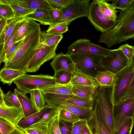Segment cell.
I'll list each match as a JSON object with an SVG mask.
<instances>
[{"instance_id": "6da1fadb", "label": "cell", "mask_w": 134, "mask_h": 134, "mask_svg": "<svg viewBox=\"0 0 134 134\" xmlns=\"http://www.w3.org/2000/svg\"><path fill=\"white\" fill-rule=\"evenodd\" d=\"M27 34L15 53L4 63L3 67L24 71L37 50L41 31L40 24L29 20Z\"/></svg>"}, {"instance_id": "7a4b0ae2", "label": "cell", "mask_w": 134, "mask_h": 134, "mask_svg": "<svg viewBox=\"0 0 134 134\" xmlns=\"http://www.w3.org/2000/svg\"><path fill=\"white\" fill-rule=\"evenodd\" d=\"M134 39V1L125 10H119L115 26L108 31L102 33L98 41L110 48Z\"/></svg>"}, {"instance_id": "3957f363", "label": "cell", "mask_w": 134, "mask_h": 134, "mask_svg": "<svg viewBox=\"0 0 134 134\" xmlns=\"http://www.w3.org/2000/svg\"><path fill=\"white\" fill-rule=\"evenodd\" d=\"M113 88V86H98L93 98V110L110 134H114L115 131L112 98Z\"/></svg>"}, {"instance_id": "277c9868", "label": "cell", "mask_w": 134, "mask_h": 134, "mask_svg": "<svg viewBox=\"0 0 134 134\" xmlns=\"http://www.w3.org/2000/svg\"><path fill=\"white\" fill-rule=\"evenodd\" d=\"M13 82L17 90L26 93L57 84L53 76L42 74L30 75L25 74Z\"/></svg>"}, {"instance_id": "5b68a950", "label": "cell", "mask_w": 134, "mask_h": 134, "mask_svg": "<svg viewBox=\"0 0 134 134\" xmlns=\"http://www.w3.org/2000/svg\"><path fill=\"white\" fill-rule=\"evenodd\" d=\"M134 76V68L130 61L124 68L115 74L112 98L113 105L119 102L128 90Z\"/></svg>"}, {"instance_id": "8992f818", "label": "cell", "mask_w": 134, "mask_h": 134, "mask_svg": "<svg viewBox=\"0 0 134 134\" xmlns=\"http://www.w3.org/2000/svg\"><path fill=\"white\" fill-rule=\"evenodd\" d=\"M70 55L77 68L94 78L99 72L105 70L99 63L104 55L79 53Z\"/></svg>"}, {"instance_id": "52a82bcc", "label": "cell", "mask_w": 134, "mask_h": 134, "mask_svg": "<svg viewBox=\"0 0 134 134\" xmlns=\"http://www.w3.org/2000/svg\"><path fill=\"white\" fill-rule=\"evenodd\" d=\"M87 18L96 30L102 33L111 29L116 24V20H109L104 15L100 8L98 0H93L90 3Z\"/></svg>"}, {"instance_id": "ba28073f", "label": "cell", "mask_w": 134, "mask_h": 134, "mask_svg": "<svg viewBox=\"0 0 134 134\" xmlns=\"http://www.w3.org/2000/svg\"><path fill=\"white\" fill-rule=\"evenodd\" d=\"M67 54L73 53L98 54L105 56L108 55L112 49L103 47L92 43L89 40L81 38L73 42L67 48Z\"/></svg>"}, {"instance_id": "9c48e42d", "label": "cell", "mask_w": 134, "mask_h": 134, "mask_svg": "<svg viewBox=\"0 0 134 134\" xmlns=\"http://www.w3.org/2000/svg\"><path fill=\"white\" fill-rule=\"evenodd\" d=\"M90 0H73L72 2L65 8H61L62 14L59 23H71L78 18L87 17Z\"/></svg>"}, {"instance_id": "30bf717a", "label": "cell", "mask_w": 134, "mask_h": 134, "mask_svg": "<svg viewBox=\"0 0 134 134\" xmlns=\"http://www.w3.org/2000/svg\"><path fill=\"white\" fill-rule=\"evenodd\" d=\"M129 62L122 52L118 48L112 49L108 55L101 59L99 63L105 70L115 74L125 68Z\"/></svg>"}, {"instance_id": "8fae6325", "label": "cell", "mask_w": 134, "mask_h": 134, "mask_svg": "<svg viewBox=\"0 0 134 134\" xmlns=\"http://www.w3.org/2000/svg\"><path fill=\"white\" fill-rule=\"evenodd\" d=\"M113 115L115 132L118 131L121 126L128 118H133L134 99L120 101L114 105Z\"/></svg>"}, {"instance_id": "7c38bea8", "label": "cell", "mask_w": 134, "mask_h": 134, "mask_svg": "<svg viewBox=\"0 0 134 134\" xmlns=\"http://www.w3.org/2000/svg\"><path fill=\"white\" fill-rule=\"evenodd\" d=\"M58 46L53 45L37 49L28 65L27 72H36L45 62L53 59L56 55Z\"/></svg>"}, {"instance_id": "4fadbf2b", "label": "cell", "mask_w": 134, "mask_h": 134, "mask_svg": "<svg viewBox=\"0 0 134 134\" xmlns=\"http://www.w3.org/2000/svg\"><path fill=\"white\" fill-rule=\"evenodd\" d=\"M48 105L52 108L62 109L69 111L78 116L81 119L87 121L90 118L93 109L80 107L66 102L65 100L56 101L50 103Z\"/></svg>"}, {"instance_id": "5bb4252c", "label": "cell", "mask_w": 134, "mask_h": 134, "mask_svg": "<svg viewBox=\"0 0 134 134\" xmlns=\"http://www.w3.org/2000/svg\"><path fill=\"white\" fill-rule=\"evenodd\" d=\"M54 73L58 71H65L73 73L76 67L70 55L61 52L57 54L50 63Z\"/></svg>"}, {"instance_id": "9a60e30c", "label": "cell", "mask_w": 134, "mask_h": 134, "mask_svg": "<svg viewBox=\"0 0 134 134\" xmlns=\"http://www.w3.org/2000/svg\"><path fill=\"white\" fill-rule=\"evenodd\" d=\"M24 116L22 108L9 107L5 103L0 104V118L9 122L15 126Z\"/></svg>"}, {"instance_id": "2e32d148", "label": "cell", "mask_w": 134, "mask_h": 134, "mask_svg": "<svg viewBox=\"0 0 134 134\" xmlns=\"http://www.w3.org/2000/svg\"><path fill=\"white\" fill-rule=\"evenodd\" d=\"M0 2L8 4H16L36 10L48 9L53 7L47 0H0Z\"/></svg>"}, {"instance_id": "e0dca14e", "label": "cell", "mask_w": 134, "mask_h": 134, "mask_svg": "<svg viewBox=\"0 0 134 134\" xmlns=\"http://www.w3.org/2000/svg\"><path fill=\"white\" fill-rule=\"evenodd\" d=\"M70 83L71 85L97 87L100 86L95 78L85 73L76 67Z\"/></svg>"}, {"instance_id": "ac0fdd59", "label": "cell", "mask_w": 134, "mask_h": 134, "mask_svg": "<svg viewBox=\"0 0 134 134\" xmlns=\"http://www.w3.org/2000/svg\"><path fill=\"white\" fill-rule=\"evenodd\" d=\"M53 108L46 104L42 109L36 113L24 117L16 126L20 128L29 126L37 122Z\"/></svg>"}, {"instance_id": "d6986e66", "label": "cell", "mask_w": 134, "mask_h": 134, "mask_svg": "<svg viewBox=\"0 0 134 134\" xmlns=\"http://www.w3.org/2000/svg\"><path fill=\"white\" fill-rule=\"evenodd\" d=\"M14 93L18 99L24 116L30 115L38 111L33 104L31 99L27 97L26 93L15 88Z\"/></svg>"}, {"instance_id": "ffe728a7", "label": "cell", "mask_w": 134, "mask_h": 134, "mask_svg": "<svg viewBox=\"0 0 134 134\" xmlns=\"http://www.w3.org/2000/svg\"><path fill=\"white\" fill-rule=\"evenodd\" d=\"M26 73L24 71L3 68L0 71V80L3 84L10 86L13 82Z\"/></svg>"}, {"instance_id": "44dd1931", "label": "cell", "mask_w": 134, "mask_h": 134, "mask_svg": "<svg viewBox=\"0 0 134 134\" xmlns=\"http://www.w3.org/2000/svg\"><path fill=\"white\" fill-rule=\"evenodd\" d=\"M63 37L62 35L49 34L44 30L41 31L37 49L51 46L58 45Z\"/></svg>"}, {"instance_id": "7402d4cb", "label": "cell", "mask_w": 134, "mask_h": 134, "mask_svg": "<svg viewBox=\"0 0 134 134\" xmlns=\"http://www.w3.org/2000/svg\"><path fill=\"white\" fill-rule=\"evenodd\" d=\"M72 86L70 83L64 85L56 84L38 90L43 93H53L70 97L74 95L71 90Z\"/></svg>"}, {"instance_id": "603a6c76", "label": "cell", "mask_w": 134, "mask_h": 134, "mask_svg": "<svg viewBox=\"0 0 134 134\" xmlns=\"http://www.w3.org/2000/svg\"><path fill=\"white\" fill-rule=\"evenodd\" d=\"M71 91L74 95L93 99L98 87L72 85Z\"/></svg>"}, {"instance_id": "cb8c5ba5", "label": "cell", "mask_w": 134, "mask_h": 134, "mask_svg": "<svg viewBox=\"0 0 134 134\" xmlns=\"http://www.w3.org/2000/svg\"><path fill=\"white\" fill-rule=\"evenodd\" d=\"M87 122L94 134H110L93 109L91 116L87 120Z\"/></svg>"}, {"instance_id": "d4e9b609", "label": "cell", "mask_w": 134, "mask_h": 134, "mask_svg": "<svg viewBox=\"0 0 134 134\" xmlns=\"http://www.w3.org/2000/svg\"><path fill=\"white\" fill-rule=\"evenodd\" d=\"M25 18H15L7 22L2 31L0 34V47L4 44L16 24Z\"/></svg>"}, {"instance_id": "484cf974", "label": "cell", "mask_w": 134, "mask_h": 134, "mask_svg": "<svg viewBox=\"0 0 134 134\" xmlns=\"http://www.w3.org/2000/svg\"><path fill=\"white\" fill-rule=\"evenodd\" d=\"M65 101L69 104L76 106L93 109L94 105L93 99L82 97L73 95Z\"/></svg>"}, {"instance_id": "4316f807", "label": "cell", "mask_w": 134, "mask_h": 134, "mask_svg": "<svg viewBox=\"0 0 134 134\" xmlns=\"http://www.w3.org/2000/svg\"><path fill=\"white\" fill-rule=\"evenodd\" d=\"M25 17L29 19L37 21L41 24L49 26L51 24L48 9L37 10Z\"/></svg>"}, {"instance_id": "83f0119b", "label": "cell", "mask_w": 134, "mask_h": 134, "mask_svg": "<svg viewBox=\"0 0 134 134\" xmlns=\"http://www.w3.org/2000/svg\"><path fill=\"white\" fill-rule=\"evenodd\" d=\"M115 74L107 70L99 72L95 79L100 86H113Z\"/></svg>"}, {"instance_id": "f1b7e54d", "label": "cell", "mask_w": 134, "mask_h": 134, "mask_svg": "<svg viewBox=\"0 0 134 134\" xmlns=\"http://www.w3.org/2000/svg\"><path fill=\"white\" fill-rule=\"evenodd\" d=\"M100 8L106 18L109 20L116 21L118 11L115 9L112 4L108 3L105 0H98Z\"/></svg>"}, {"instance_id": "f546056e", "label": "cell", "mask_w": 134, "mask_h": 134, "mask_svg": "<svg viewBox=\"0 0 134 134\" xmlns=\"http://www.w3.org/2000/svg\"><path fill=\"white\" fill-rule=\"evenodd\" d=\"M30 99L36 109L38 111L44 108L46 105L44 95L39 90H34L30 93Z\"/></svg>"}, {"instance_id": "4dcf8cb0", "label": "cell", "mask_w": 134, "mask_h": 134, "mask_svg": "<svg viewBox=\"0 0 134 134\" xmlns=\"http://www.w3.org/2000/svg\"><path fill=\"white\" fill-rule=\"evenodd\" d=\"M20 22L16 24L4 44L0 47V64L2 63H5V57L7 52L15 43L16 32Z\"/></svg>"}, {"instance_id": "1f68e13d", "label": "cell", "mask_w": 134, "mask_h": 134, "mask_svg": "<svg viewBox=\"0 0 134 134\" xmlns=\"http://www.w3.org/2000/svg\"><path fill=\"white\" fill-rule=\"evenodd\" d=\"M57 117L59 120H63L73 124L80 120L81 119L78 116L67 110L58 109Z\"/></svg>"}, {"instance_id": "d6a6232c", "label": "cell", "mask_w": 134, "mask_h": 134, "mask_svg": "<svg viewBox=\"0 0 134 134\" xmlns=\"http://www.w3.org/2000/svg\"><path fill=\"white\" fill-rule=\"evenodd\" d=\"M29 20L25 17L20 22L16 32L15 42L23 40L29 28Z\"/></svg>"}, {"instance_id": "836d02e7", "label": "cell", "mask_w": 134, "mask_h": 134, "mask_svg": "<svg viewBox=\"0 0 134 134\" xmlns=\"http://www.w3.org/2000/svg\"><path fill=\"white\" fill-rule=\"evenodd\" d=\"M58 114V110L53 108L50 111L45 114L39 120L30 126H48L53 119L57 117Z\"/></svg>"}, {"instance_id": "e575fe53", "label": "cell", "mask_w": 134, "mask_h": 134, "mask_svg": "<svg viewBox=\"0 0 134 134\" xmlns=\"http://www.w3.org/2000/svg\"><path fill=\"white\" fill-rule=\"evenodd\" d=\"M72 74V73L61 70L54 73L53 76L57 84L64 85L70 83Z\"/></svg>"}, {"instance_id": "d590c367", "label": "cell", "mask_w": 134, "mask_h": 134, "mask_svg": "<svg viewBox=\"0 0 134 134\" xmlns=\"http://www.w3.org/2000/svg\"><path fill=\"white\" fill-rule=\"evenodd\" d=\"M70 23L63 22L49 26L46 32L51 34L62 35L68 30L69 25Z\"/></svg>"}, {"instance_id": "8d00e7d4", "label": "cell", "mask_w": 134, "mask_h": 134, "mask_svg": "<svg viewBox=\"0 0 134 134\" xmlns=\"http://www.w3.org/2000/svg\"><path fill=\"white\" fill-rule=\"evenodd\" d=\"M0 16L7 21L15 18L10 5L1 2H0Z\"/></svg>"}, {"instance_id": "74e56055", "label": "cell", "mask_w": 134, "mask_h": 134, "mask_svg": "<svg viewBox=\"0 0 134 134\" xmlns=\"http://www.w3.org/2000/svg\"><path fill=\"white\" fill-rule=\"evenodd\" d=\"M12 8L15 18H25L36 10L24 8L15 4H9Z\"/></svg>"}, {"instance_id": "f35d334b", "label": "cell", "mask_w": 134, "mask_h": 134, "mask_svg": "<svg viewBox=\"0 0 134 134\" xmlns=\"http://www.w3.org/2000/svg\"><path fill=\"white\" fill-rule=\"evenodd\" d=\"M4 101L6 105L8 106L18 108H21L17 97L10 91L5 94Z\"/></svg>"}, {"instance_id": "ab89813d", "label": "cell", "mask_w": 134, "mask_h": 134, "mask_svg": "<svg viewBox=\"0 0 134 134\" xmlns=\"http://www.w3.org/2000/svg\"><path fill=\"white\" fill-rule=\"evenodd\" d=\"M134 126L133 118H129L121 126L118 131L115 132L114 134H131Z\"/></svg>"}, {"instance_id": "60d3db41", "label": "cell", "mask_w": 134, "mask_h": 134, "mask_svg": "<svg viewBox=\"0 0 134 134\" xmlns=\"http://www.w3.org/2000/svg\"><path fill=\"white\" fill-rule=\"evenodd\" d=\"M48 126H30L25 128H19L23 130L26 134H48Z\"/></svg>"}, {"instance_id": "b9f144b4", "label": "cell", "mask_w": 134, "mask_h": 134, "mask_svg": "<svg viewBox=\"0 0 134 134\" xmlns=\"http://www.w3.org/2000/svg\"><path fill=\"white\" fill-rule=\"evenodd\" d=\"M48 11L51 21V25L58 23L62 15V12L61 8L53 7L48 9Z\"/></svg>"}, {"instance_id": "7bdbcfd3", "label": "cell", "mask_w": 134, "mask_h": 134, "mask_svg": "<svg viewBox=\"0 0 134 134\" xmlns=\"http://www.w3.org/2000/svg\"><path fill=\"white\" fill-rule=\"evenodd\" d=\"M15 126L6 120L0 118V134H10Z\"/></svg>"}, {"instance_id": "ee69618b", "label": "cell", "mask_w": 134, "mask_h": 134, "mask_svg": "<svg viewBox=\"0 0 134 134\" xmlns=\"http://www.w3.org/2000/svg\"><path fill=\"white\" fill-rule=\"evenodd\" d=\"M134 1V0H114L112 1L114 8L119 10H124L127 9Z\"/></svg>"}, {"instance_id": "f6af8a7d", "label": "cell", "mask_w": 134, "mask_h": 134, "mask_svg": "<svg viewBox=\"0 0 134 134\" xmlns=\"http://www.w3.org/2000/svg\"><path fill=\"white\" fill-rule=\"evenodd\" d=\"M59 122V120L56 117L49 123L48 127V134H61Z\"/></svg>"}, {"instance_id": "bcb514c9", "label": "cell", "mask_w": 134, "mask_h": 134, "mask_svg": "<svg viewBox=\"0 0 134 134\" xmlns=\"http://www.w3.org/2000/svg\"><path fill=\"white\" fill-rule=\"evenodd\" d=\"M87 123L86 120L81 119L73 123L71 134H82Z\"/></svg>"}, {"instance_id": "7dc6e473", "label": "cell", "mask_w": 134, "mask_h": 134, "mask_svg": "<svg viewBox=\"0 0 134 134\" xmlns=\"http://www.w3.org/2000/svg\"><path fill=\"white\" fill-rule=\"evenodd\" d=\"M118 49L122 52L129 61H130L134 54L133 46L127 43L122 45Z\"/></svg>"}, {"instance_id": "c3c4849f", "label": "cell", "mask_w": 134, "mask_h": 134, "mask_svg": "<svg viewBox=\"0 0 134 134\" xmlns=\"http://www.w3.org/2000/svg\"><path fill=\"white\" fill-rule=\"evenodd\" d=\"M59 125L61 134H71L73 124L64 121L59 120Z\"/></svg>"}, {"instance_id": "681fc988", "label": "cell", "mask_w": 134, "mask_h": 134, "mask_svg": "<svg viewBox=\"0 0 134 134\" xmlns=\"http://www.w3.org/2000/svg\"><path fill=\"white\" fill-rule=\"evenodd\" d=\"M47 0L51 6L58 8L66 7L69 5L73 1V0Z\"/></svg>"}, {"instance_id": "f907efd6", "label": "cell", "mask_w": 134, "mask_h": 134, "mask_svg": "<svg viewBox=\"0 0 134 134\" xmlns=\"http://www.w3.org/2000/svg\"><path fill=\"white\" fill-rule=\"evenodd\" d=\"M23 40L18 42H15L13 45L9 49L5 56V62L15 53L20 46Z\"/></svg>"}, {"instance_id": "816d5d0a", "label": "cell", "mask_w": 134, "mask_h": 134, "mask_svg": "<svg viewBox=\"0 0 134 134\" xmlns=\"http://www.w3.org/2000/svg\"><path fill=\"white\" fill-rule=\"evenodd\" d=\"M130 99H134V76L128 90L120 102Z\"/></svg>"}, {"instance_id": "f5cc1de1", "label": "cell", "mask_w": 134, "mask_h": 134, "mask_svg": "<svg viewBox=\"0 0 134 134\" xmlns=\"http://www.w3.org/2000/svg\"><path fill=\"white\" fill-rule=\"evenodd\" d=\"M82 134H94L91 128L88 123L84 129Z\"/></svg>"}, {"instance_id": "db71d44e", "label": "cell", "mask_w": 134, "mask_h": 134, "mask_svg": "<svg viewBox=\"0 0 134 134\" xmlns=\"http://www.w3.org/2000/svg\"><path fill=\"white\" fill-rule=\"evenodd\" d=\"M0 34L2 31L7 22L3 18L0 16Z\"/></svg>"}, {"instance_id": "11a10c76", "label": "cell", "mask_w": 134, "mask_h": 134, "mask_svg": "<svg viewBox=\"0 0 134 134\" xmlns=\"http://www.w3.org/2000/svg\"><path fill=\"white\" fill-rule=\"evenodd\" d=\"M10 134H26L25 132L16 126L13 131Z\"/></svg>"}, {"instance_id": "9f6ffc18", "label": "cell", "mask_w": 134, "mask_h": 134, "mask_svg": "<svg viewBox=\"0 0 134 134\" xmlns=\"http://www.w3.org/2000/svg\"><path fill=\"white\" fill-rule=\"evenodd\" d=\"M5 94H4L1 87L0 88V104H3L5 103L4 98Z\"/></svg>"}, {"instance_id": "6f0895ef", "label": "cell", "mask_w": 134, "mask_h": 134, "mask_svg": "<svg viewBox=\"0 0 134 134\" xmlns=\"http://www.w3.org/2000/svg\"><path fill=\"white\" fill-rule=\"evenodd\" d=\"M130 61V63L134 68V54Z\"/></svg>"}, {"instance_id": "680465c9", "label": "cell", "mask_w": 134, "mask_h": 134, "mask_svg": "<svg viewBox=\"0 0 134 134\" xmlns=\"http://www.w3.org/2000/svg\"><path fill=\"white\" fill-rule=\"evenodd\" d=\"M133 121H134V116L133 117Z\"/></svg>"}, {"instance_id": "91938a15", "label": "cell", "mask_w": 134, "mask_h": 134, "mask_svg": "<svg viewBox=\"0 0 134 134\" xmlns=\"http://www.w3.org/2000/svg\"><path fill=\"white\" fill-rule=\"evenodd\" d=\"M134 48V46H133Z\"/></svg>"}]
</instances>
